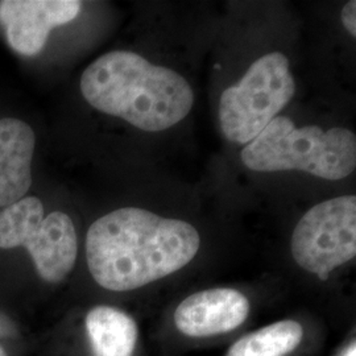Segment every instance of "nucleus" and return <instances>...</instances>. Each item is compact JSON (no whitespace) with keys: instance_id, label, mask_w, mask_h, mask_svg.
<instances>
[{"instance_id":"1","label":"nucleus","mask_w":356,"mask_h":356,"mask_svg":"<svg viewBox=\"0 0 356 356\" xmlns=\"http://www.w3.org/2000/svg\"><path fill=\"white\" fill-rule=\"evenodd\" d=\"M200 245V234L188 222L123 207L91 225L86 257L98 285L127 292L186 267Z\"/></svg>"},{"instance_id":"2","label":"nucleus","mask_w":356,"mask_h":356,"mask_svg":"<svg viewBox=\"0 0 356 356\" xmlns=\"http://www.w3.org/2000/svg\"><path fill=\"white\" fill-rule=\"evenodd\" d=\"M81 91L98 111L148 132L176 126L194 104L184 76L128 51H110L88 66Z\"/></svg>"},{"instance_id":"3","label":"nucleus","mask_w":356,"mask_h":356,"mask_svg":"<svg viewBox=\"0 0 356 356\" xmlns=\"http://www.w3.org/2000/svg\"><path fill=\"white\" fill-rule=\"evenodd\" d=\"M242 161L254 172L301 170L339 181L355 170L356 136L346 128H297L292 119L276 116L245 145Z\"/></svg>"},{"instance_id":"4","label":"nucleus","mask_w":356,"mask_h":356,"mask_svg":"<svg viewBox=\"0 0 356 356\" xmlns=\"http://www.w3.org/2000/svg\"><path fill=\"white\" fill-rule=\"evenodd\" d=\"M296 92L286 56L273 51L250 66L242 81L225 90L219 102V123L226 139L248 144L279 116Z\"/></svg>"},{"instance_id":"5","label":"nucleus","mask_w":356,"mask_h":356,"mask_svg":"<svg viewBox=\"0 0 356 356\" xmlns=\"http://www.w3.org/2000/svg\"><path fill=\"white\" fill-rule=\"evenodd\" d=\"M26 247L42 280L60 282L76 264L74 223L61 211L44 216L36 197H24L0 210V248Z\"/></svg>"},{"instance_id":"6","label":"nucleus","mask_w":356,"mask_h":356,"mask_svg":"<svg viewBox=\"0 0 356 356\" xmlns=\"http://www.w3.org/2000/svg\"><path fill=\"white\" fill-rule=\"evenodd\" d=\"M296 263L319 280L356 254V197L342 195L312 207L293 231Z\"/></svg>"},{"instance_id":"7","label":"nucleus","mask_w":356,"mask_h":356,"mask_svg":"<svg viewBox=\"0 0 356 356\" xmlns=\"http://www.w3.org/2000/svg\"><path fill=\"white\" fill-rule=\"evenodd\" d=\"M81 6L76 0H4L0 20L13 51L33 56L44 48L53 28L76 19Z\"/></svg>"},{"instance_id":"8","label":"nucleus","mask_w":356,"mask_h":356,"mask_svg":"<svg viewBox=\"0 0 356 356\" xmlns=\"http://www.w3.org/2000/svg\"><path fill=\"white\" fill-rule=\"evenodd\" d=\"M248 313L250 302L243 293L218 288L185 298L175 312V323L186 337L206 338L238 329Z\"/></svg>"},{"instance_id":"9","label":"nucleus","mask_w":356,"mask_h":356,"mask_svg":"<svg viewBox=\"0 0 356 356\" xmlns=\"http://www.w3.org/2000/svg\"><path fill=\"white\" fill-rule=\"evenodd\" d=\"M36 138L26 122L0 119V207L24 198L32 185Z\"/></svg>"},{"instance_id":"10","label":"nucleus","mask_w":356,"mask_h":356,"mask_svg":"<svg viewBox=\"0 0 356 356\" xmlns=\"http://www.w3.org/2000/svg\"><path fill=\"white\" fill-rule=\"evenodd\" d=\"M94 356H132L139 330L132 317L113 306H97L86 317Z\"/></svg>"},{"instance_id":"11","label":"nucleus","mask_w":356,"mask_h":356,"mask_svg":"<svg viewBox=\"0 0 356 356\" xmlns=\"http://www.w3.org/2000/svg\"><path fill=\"white\" fill-rule=\"evenodd\" d=\"M302 337L298 322L281 321L243 337L226 356H286L300 346Z\"/></svg>"},{"instance_id":"12","label":"nucleus","mask_w":356,"mask_h":356,"mask_svg":"<svg viewBox=\"0 0 356 356\" xmlns=\"http://www.w3.org/2000/svg\"><path fill=\"white\" fill-rule=\"evenodd\" d=\"M342 23L351 36H356V1H348L341 13Z\"/></svg>"},{"instance_id":"13","label":"nucleus","mask_w":356,"mask_h":356,"mask_svg":"<svg viewBox=\"0 0 356 356\" xmlns=\"http://www.w3.org/2000/svg\"><path fill=\"white\" fill-rule=\"evenodd\" d=\"M342 356H356V346L355 343L351 344Z\"/></svg>"},{"instance_id":"14","label":"nucleus","mask_w":356,"mask_h":356,"mask_svg":"<svg viewBox=\"0 0 356 356\" xmlns=\"http://www.w3.org/2000/svg\"><path fill=\"white\" fill-rule=\"evenodd\" d=\"M0 356H7V354H6V351L0 347Z\"/></svg>"}]
</instances>
